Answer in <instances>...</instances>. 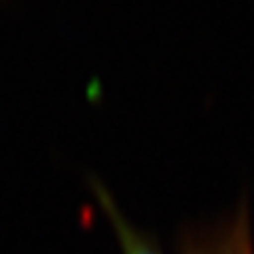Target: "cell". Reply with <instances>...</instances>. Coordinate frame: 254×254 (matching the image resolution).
<instances>
[{
    "instance_id": "1",
    "label": "cell",
    "mask_w": 254,
    "mask_h": 254,
    "mask_svg": "<svg viewBox=\"0 0 254 254\" xmlns=\"http://www.w3.org/2000/svg\"><path fill=\"white\" fill-rule=\"evenodd\" d=\"M93 189H95V195H98L102 208H104L108 214L110 225H113L115 233H117V240L121 244L123 254H161V250H159L146 235H142L138 229H133L129 222L125 220V216L115 205L113 197L106 193V189H102L100 185H95Z\"/></svg>"
},
{
    "instance_id": "2",
    "label": "cell",
    "mask_w": 254,
    "mask_h": 254,
    "mask_svg": "<svg viewBox=\"0 0 254 254\" xmlns=\"http://www.w3.org/2000/svg\"><path fill=\"white\" fill-rule=\"evenodd\" d=\"M237 254H252L250 248V235H248V225L244 227L242 237H240V244H237Z\"/></svg>"
}]
</instances>
